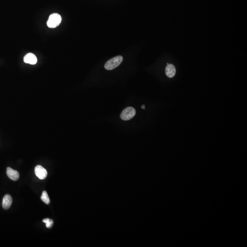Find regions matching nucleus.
<instances>
[{"label": "nucleus", "instance_id": "obj_5", "mask_svg": "<svg viewBox=\"0 0 247 247\" xmlns=\"http://www.w3.org/2000/svg\"><path fill=\"white\" fill-rule=\"evenodd\" d=\"M7 174L8 177L13 181H17L19 179V174L18 172L10 167L7 168Z\"/></svg>", "mask_w": 247, "mask_h": 247}, {"label": "nucleus", "instance_id": "obj_6", "mask_svg": "<svg viewBox=\"0 0 247 247\" xmlns=\"http://www.w3.org/2000/svg\"><path fill=\"white\" fill-rule=\"evenodd\" d=\"M24 61L26 63L35 65L37 62V58L33 53H28L24 57Z\"/></svg>", "mask_w": 247, "mask_h": 247}, {"label": "nucleus", "instance_id": "obj_1", "mask_svg": "<svg viewBox=\"0 0 247 247\" xmlns=\"http://www.w3.org/2000/svg\"><path fill=\"white\" fill-rule=\"evenodd\" d=\"M123 58L122 56H117L112 58L105 63L104 67L107 70H112L120 65L123 62Z\"/></svg>", "mask_w": 247, "mask_h": 247}, {"label": "nucleus", "instance_id": "obj_9", "mask_svg": "<svg viewBox=\"0 0 247 247\" xmlns=\"http://www.w3.org/2000/svg\"><path fill=\"white\" fill-rule=\"evenodd\" d=\"M41 199L46 204H49L50 203V199L48 195L47 192L46 191H43Z\"/></svg>", "mask_w": 247, "mask_h": 247}, {"label": "nucleus", "instance_id": "obj_4", "mask_svg": "<svg viewBox=\"0 0 247 247\" xmlns=\"http://www.w3.org/2000/svg\"><path fill=\"white\" fill-rule=\"evenodd\" d=\"M35 174L40 179H44L47 176L46 170L40 165H37L34 169Z\"/></svg>", "mask_w": 247, "mask_h": 247}, {"label": "nucleus", "instance_id": "obj_11", "mask_svg": "<svg viewBox=\"0 0 247 247\" xmlns=\"http://www.w3.org/2000/svg\"><path fill=\"white\" fill-rule=\"evenodd\" d=\"M141 108H142V109H145V105H142V106H141Z\"/></svg>", "mask_w": 247, "mask_h": 247}, {"label": "nucleus", "instance_id": "obj_2", "mask_svg": "<svg viewBox=\"0 0 247 247\" xmlns=\"http://www.w3.org/2000/svg\"><path fill=\"white\" fill-rule=\"evenodd\" d=\"M61 16L57 13H53L50 15L48 20L47 26L49 28H55L60 25L62 22Z\"/></svg>", "mask_w": 247, "mask_h": 247}, {"label": "nucleus", "instance_id": "obj_7", "mask_svg": "<svg viewBox=\"0 0 247 247\" xmlns=\"http://www.w3.org/2000/svg\"><path fill=\"white\" fill-rule=\"evenodd\" d=\"M12 203V199L9 195H6L3 197L2 201V207L5 210L9 209Z\"/></svg>", "mask_w": 247, "mask_h": 247}, {"label": "nucleus", "instance_id": "obj_10", "mask_svg": "<svg viewBox=\"0 0 247 247\" xmlns=\"http://www.w3.org/2000/svg\"><path fill=\"white\" fill-rule=\"evenodd\" d=\"M43 222L46 223V226L48 228H51L54 224V222L53 220L49 218L45 219L43 220Z\"/></svg>", "mask_w": 247, "mask_h": 247}, {"label": "nucleus", "instance_id": "obj_8", "mask_svg": "<svg viewBox=\"0 0 247 247\" xmlns=\"http://www.w3.org/2000/svg\"><path fill=\"white\" fill-rule=\"evenodd\" d=\"M165 72L167 77L172 78L175 76L176 74V69L175 66L173 64H168L165 69Z\"/></svg>", "mask_w": 247, "mask_h": 247}, {"label": "nucleus", "instance_id": "obj_3", "mask_svg": "<svg viewBox=\"0 0 247 247\" xmlns=\"http://www.w3.org/2000/svg\"><path fill=\"white\" fill-rule=\"evenodd\" d=\"M136 111L134 108L129 107L125 109L120 115V118L123 120H129L135 116Z\"/></svg>", "mask_w": 247, "mask_h": 247}]
</instances>
